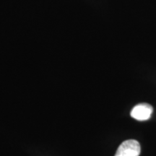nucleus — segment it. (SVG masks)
Returning <instances> with one entry per match:
<instances>
[{
	"instance_id": "f257e3e1",
	"label": "nucleus",
	"mask_w": 156,
	"mask_h": 156,
	"mask_svg": "<svg viewBox=\"0 0 156 156\" xmlns=\"http://www.w3.org/2000/svg\"><path fill=\"white\" fill-rule=\"evenodd\" d=\"M140 152L139 142L135 140H128L121 144L114 156H140Z\"/></svg>"
},
{
	"instance_id": "f03ea898",
	"label": "nucleus",
	"mask_w": 156,
	"mask_h": 156,
	"mask_svg": "<svg viewBox=\"0 0 156 156\" xmlns=\"http://www.w3.org/2000/svg\"><path fill=\"white\" fill-rule=\"evenodd\" d=\"M153 108L148 103H140L132 108L130 115L132 118L137 121H146L151 118Z\"/></svg>"
}]
</instances>
